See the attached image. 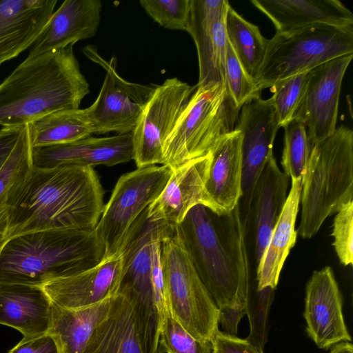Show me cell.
I'll return each mask as SVG.
<instances>
[{"mask_svg":"<svg viewBox=\"0 0 353 353\" xmlns=\"http://www.w3.org/2000/svg\"><path fill=\"white\" fill-rule=\"evenodd\" d=\"M172 173L165 165H154L120 176L94 229L102 260L119 253L130 225L159 196Z\"/></svg>","mask_w":353,"mask_h":353,"instance_id":"cell-10","label":"cell"},{"mask_svg":"<svg viewBox=\"0 0 353 353\" xmlns=\"http://www.w3.org/2000/svg\"><path fill=\"white\" fill-rule=\"evenodd\" d=\"M272 98H254L241 108L235 130L241 134V196L238 207L247 229L256 183L269 158L280 128Z\"/></svg>","mask_w":353,"mask_h":353,"instance_id":"cell-13","label":"cell"},{"mask_svg":"<svg viewBox=\"0 0 353 353\" xmlns=\"http://www.w3.org/2000/svg\"><path fill=\"white\" fill-rule=\"evenodd\" d=\"M308 72L298 73L281 79L270 88L280 127L283 128L293 119L305 91Z\"/></svg>","mask_w":353,"mask_h":353,"instance_id":"cell-33","label":"cell"},{"mask_svg":"<svg viewBox=\"0 0 353 353\" xmlns=\"http://www.w3.org/2000/svg\"><path fill=\"white\" fill-rule=\"evenodd\" d=\"M353 201L343 205L337 212L333 223V246L344 265L353 263Z\"/></svg>","mask_w":353,"mask_h":353,"instance_id":"cell-38","label":"cell"},{"mask_svg":"<svg viewBox=\"0 0 353 353\" xmlns=\"http://www.w3.org/2000/svg\"><path fill=\"white\" fill-rule=\"evenodd\" d=\"M241 134L235 130L223 137L211 152L205 190L222 211L230 212L241 196Z\"/></svg>","mask_w":353,"mask_h":353,"instance_id":"cell-25","label":"cell"},{"mask_svg":"<svg viewBox=\"0 0 353 353\" xmlns=\"http://www.w3.org/2000/svg\"><path fill=\"white\" fill-rule=\"evenodd\" d=\"M302 180H292V185L268 246L256 267V290H275L279 276L297 236L295 223L299 209Z\"/></svg>","mask_w":353,"mask_h":353,"instance_id":"cell-26","label":"cell"},{"mask_svg":"<svg viewBox=\"0 0 353 353\" xmlns=\"http://www.w3.org/2000/svg\"><path fill=\"white\" fill-rule=\"evenodd\" d=\"M159 341L163 352L213 353V341L194 337L172 316L169 309L162 319Z\"/></svg>","mask_w":353,"mask_h":353,"instance_id":"cell-34","label":"cell"},{"mask_svg":"<svg viewBox=\"0 0 353 353\" xmlns=\"http://www.w3.org/2000/svg\"><path fill=\"white\" fill-rule=\"evenodd\" d=\"M225 85L236 105L241 107L254 98L261 97L254 79L241 65L228 41L225 61Z\"/></svg>","mask_w":353,"mask_h":353,"instance_id":"cell-35","label":"cell"},{"mask_svg":"<svg viewBox=\"0 0 353 353\" xmlns=\"http://www.w3.org/2000/svg\"><path fill=\"white\" fill-rule=\"evenodd\" d=\"M112 297L79 309L63 308L51 302L49 332L58 339L62 353H82L95 326L107 314Z\"/></svg>","mask_w":353,"mask_h":353,"instance_id":"cell-28","label":"cell"},{"mask_svg":"<svg viewBox=\"0 0 353 353\" xmlns=\"http://www.w3.org/2000/svg\"><path fill=\"white\" fill-rule=\"evenodd\" d=\"M28 124L22 126L17 141L0 169V211L6 208L15 191L25 181L33 165Z\"/></svg>","mask_w":353,"mask_h":353,"instance_id":"cell-31","label":"cell"},{"mask_svg":"<svg viewBox=\"0 0 353 353\" xmlns=\"http://www.w3.org/2000/svg\"><path fill=\"white\" fill-rule=\"evenodd\" d=\"M353 197V132L342 125L311 146L302 179L297 234L310 239L323 221Z\"/></svg>","mask_w":353,"mask_h":353,"instance_id":"cell-5","label":"cell"},{"mask_svg":"<svg viewBox=\"0 0 353 353\" xmlns=\"http://www.w3.org/2000/svg\"><path fill=\"white\" fill-rule=\"evenodd\" d=\"M147 14L165 28L187 30L190 0H141Z\"/></svg>","mask_w":353,"mask_h":353,"instance_id":"cell-36","label":"cell"},{"mask_svg":"<svg viewBox=\"0 0 353 353\" xmlns=\"http://www.w3.org/2000/svg\"><path fill=\"white\" fill-rule=\"evenodd\" d=\"M274 25L276 32L314 24L353 26L352 12L339 0H252Z\"/></svg>","mask_w":353,"mask_h":353,"instance_id":"cell-23","label":"cell"},{"mask_svg":"<svg viewBox=\"0 0 353 353\" xmlns=\"http://www.w3.org/2000/svg\"><path fill=\"white\" fill-rule=\"evenodd\" d=\"M194 89L177 78L156 85L132 132L137 168L163 164L164 143Z\"/></svg>","mask_w":353,"mask_h":353,"instance_id":"cell-12","label":"cell"},{"mask_svg":"<svg viewBox=\"0 0 353 353\" xmlns=\"http://www.w3.org/2000/svg\"><path fill=\"white\" fill-rule=\"evenodd\" d=\"M353 54L340 56L310 70L305 93L293 119L303 123L310 145L336 128L342 81Z\"/></svg>","mask_w":353,"mask_h":353,"instance_id":"cell-14","label":"cell"},{"mask_svg":"<svg viewBox=\"0 0 353 353\" xmlns=\"http://www.w3.org/2000/svg\"><path fill=\"white\" fill-rule=\"evenodd\" d=\"M306 332L316 346L328 350L341 342H352L343 314V301L332 269L314 271L305 288Z\"/></svg>","mask_w":353,"mask_h":353,"instance_id":"cell-16","label":"cell"},{"mask_svg":"<svg viewBox=\"0 0 353 353\" xmlns=\"http://www.w3.org/2000/svg\"><path fill=\"white\" fill-rule=\"evenodd\" d=\"M103 195L92 167H33L7 205V238L45 230H94Z\"/></svg>","mask_w":353,"mask_h":353,"instance_id":"cell-1","label":"cell"},{"mask_svg":"<svg viewBox=\"0 0 353 353\" xmlns=\"http://www.w3.org/2000/svg\"><path fill=\"white\" fill-rule=\"evenodd\" d=\"M330 353H353V345L351 342H341L332 346Z\"/></svg>","mask_w":353,"mask_h":353,"instance_id":"cell-43","label":"cell"},{"mask_svg":"<svg viewBox=\"0 0 353 353\" xmlns=\"http://www.w3.org/2000/svg\"><path fill=\"white\" fill-rule=\"evenodd\" d=\"M210 156L190 161L172 170L163 191L147 208L150 221L176 226L197 205L218 214L224 212L212 202L205 190Z\"/></svg>","mask_w":353,"mask_h":353,"instance_id":"cell-17","label":"cell"},{"mask_svg":"<svg viewBox=\"0 0 353 353\" xmlns=\"http://www.w3.org/2000/svg\"><path fill=\"white\" fill-rule=\"evenodd\" d=\"M57 0H0V65L30 48Z\"/></svg>","mask_w":353,"mask_h":353,"instance_id":"cell-20","label":"cell"},{"mask_svg":"<svg viewBox=\"0 0 353 353\" xmlns=\"http://www.w3.org/2000/svg\"><path fill=\"white\" fill-rule=\"evenodd\" d=\"M101 9L99 0H65L51 15L28 57L92 38L97 32Z\"/></svg>","mask_w":353,"mask_h":353,"instance_id":"cell-21","label":"cell"},{"mask_svg":"<svg viewBox=\"0 0 353 353\" xmlns=\"http://www.w3.org/2000/svg\"><path fill=\"white\" fill-rule=\"evenodd\" d=\"M123 272V258L118 253L92 268L50 281L41 287L56 305L79 309L117 294Z\"/></svg>","mask_w":353,"mask_h":353,"instance_id":"cell-19","label":"cell"},{"mask_svg":"<svg viewBox=\"0 0 353 353\" xmlns=\"http://www.w3.org/2000/svg\"><path fill=\"white\" fill-rule=\"evenodd\" d=\"M289 176L272 154L263 168L252 194L248 230H252L256 267L268 246L287 199Z\"/></svg>","mask_w":353,"mask_h":353,"instance_id":"cell-22","label":"cell"},{"mask_svg":"<svg viewBox=\"0 0 353 353\" xmlns=\"http://www.w3.org/2000/svg\"><path fill=\"white\" fill-rule=\"evenodd\" d=\"M95 231L45 230L7 240L0 252V283L42 286L99 263Z\"/></svg>","mask_w":353,"mask_h":353,"instance_id":"cell-4","label":"cell"},{"mask_svg":"<svg viewBox=\"0 0 353 353\" xmlns=\"http://www.w3.org/2000/svg\"><path fill=\"white\" fill-rule=\"evenodd\" d=\"M225 31L239 62L255 81L265 58L268 39L258 26L245 20L231 6L226 14Z\"/></svg>","mask_w":353,"mask_h":353,"instance_id":"cell-30","label":"cell"},{"mask_svg":"<svg viewBox=\"0 0 353 353\" xmlns=\"http://www.w3.org/2000/svg\"><path fill=\"white\" fill-rule=\"evenodd\" d=\"M349 54H353V26L314 24L276 32L268 39L255 79L257 90L261 93L278 81Z\"/></svg>","mask_w":353,"mask_h":353,"instance_id":"cell-8","label":"cell"},{"mask_svg":"<svg viewBox=\"0 0 353 353\" xmlns=\"http://www.w3.org/2000/svg\"><path fill=\"white\" fill-rule=\"evenodd\" d=\"M147 209L128 229L119 253L123 272L117 293L130 301L143 353H163L160 345L161 319L157 309L152 281V245L172 226L148 218Z\"/></svg>","mask_w":353,"mask_h":353,"instance_id":"cell-7","label":"cell"},{"mask_svg":"<svg viewBox=\"0 0 353 353\" xmlns=\"http://www.w3.org/2000/svg\"><path fill=\"white\" fill-rule=\"evenodd\" d=\"M28 127L32 147L65 143L93 134L85 110L79 108L49 113Z\"/></svg>","mask_w":353,"mask_h":353,"instance_id":"cell-29","label":"cell"},{"mask_svg":"<svg viewBox=\"0 0 353 353\" xmlns=\"http://www.w3.org/2000/svg\"><path fill=\"white\" fill-rule=\"evenodd\" d=\"M8 353H62L57 337L49 331L23 337Z\"/></svg>","mask_w":353,"mask_h":353,"instance_id":"cell-39","label":"cell"},{"mask_svg":"<svg viewBox=\"0 0 353 353\" xmlns=\"http://www.w3.org/2000/svg\"><path fill=\"white\" fill-rule=\"evenodd\" d=\"M7 208L0 211V252L7 241Z\"/></svg>","mask_w":353,"mask_h":353,"instance_id":"cell-42","label":"cell"},{"mask_svg":"<svg viewBox=\"0 0 353 353\" xmlns=\"http://www.w3.org/2000/svg\"><path fill=\"white\" fill-rule=\"evenodd\" d=\"M174 230L219 310H238L247 315L250 295L247 231L238 205L218 214L197 205Z\"/></svg>","mask_w":353,"mask_h":353,"instance_id":"cell-2","label":"cell"},{"mask_svg":"<svg viewBox=\"0 0 353 353\" xmlns=\"http://www.w3.org/2000/svg\"><path fill=\"white\" fill-rule=\"evenodd\" d=\"M34 168L50 169L78 165L114 166L133 160L132 132L96 138L91 136L65 143L32 147Z\"/></svg>","mask_w":353,"mask_h":353,"instance_id":"cell-18","label":"cell"},{"mask_svg":"<svg viewBox=\"0 0 353 353\" xmlns=\"http://www.w3.org/2000/svg\"><path fill=\"white\" fill-rule=\"evenodd\" d=\"M89 92L73 45L27 57L0 83V125L21 127L53 112L78 109Z\"/></svg>","mask_w":353,"mask_h":353,"instance_id":"cell-3","label":"cell"},{"mask_svg":"<svg viewBox=\"0 0 353 353\" xmlns=\"http://www.w3.org/2000/svg\"><path fill=\"white\" fill-rule=\"evenodd\" d=\"M161 263L172 316L194 337L213 341L219 310L199 278L174 226L161 241Z\"/></svg>","mask_w":353,"mask_h":353,"instance_id":"cell-9","label":"cell"},{"mask_svg":"<svg viewBox=\"0 0 353 353\" xmlns=\"http://www.w3.org/2000/svg\"><path fill=\"white\" fill-rule=\"evenodd\" d=\"M241 108L225 85H195L163 146V164L172 170L211 154L234 130Z\"/></svg>","mask_w":353,"mask_h":353,"instance_id":"cell-6","label":"cell"},{"mask_svg":"<svg viewBox=\"0 0 353 353\" xmlns=\"http://www.w3.org/2000/svg\"><path fill=\"white\" fill-rule=\"evenodd\" d=\"M283 128L285 133L281 164L284 172L292 180H302L311 151L306 128L295 120Z\"/></svg>","mask_w":353,"mask_h":353,"instance_id":"cell-32","label":"cell"},{"mask_svg":"<svg viewBox=\"0 0 353 353\" xmlns=\"http://www.w3.org/2000/svg\"><path fill=\"white\" fill-rule=\"evenodd\" d=\"M83 52L106 71L97 98L85 109L93 134L132 132L156 85L123 79L117 72L116 58L113 57L108 61L92 46L85 47Z\"/></svg>","mask_w":353,"mask_h":353,"instance_id":"cell-11","label":"cell"},{"mask_svg":"<svg viewBox=\"0 0 353 353\" xmlns=\"http://www.w3.org/2000/svg\"><path fill=\"white\" fill-rule=\"evenodd\" d=\"M274 290L270 287L256 290V296L250 295L247 307L250 331L245 339L259 348L263 350L268 338V316L274 300Z\"/></svg>","mask_w":353,"mask_h":353,"instance_id":"cell-37","label":"cell"},{"mask_svg":"<svg viewBox=\"0 0 353 353\" xmlns=\"http://www.w3.org/2000/svg\"><path fill=\"white\" fill-rule=\"evenodd\" d=\"M50 323L51 301L41 286L0 283V324L26 337L48 332Z\"/></svg>","mask_w":353,"mask_h":353,"instance_id":"cell-24","label":"cell"},{"mask_svg":"<svg viewBox=\"0 0 353 353\" xmlns=\"http://www.w3.org/2000/svg\"><path fill=\"white\" fill-rule=\"evenodd\" d=\"M213 353H263V350L245 339L229 335L219 330L213 340Z\"/></svg>","mask_w":353,"mask_h":353,"instance_id":"cell-40","label":"cell"},{"mask_svg":"<svg viewBox=\"0 0 353 353\" xmlns=\"http://www.w3.org/2000/svg\"><path fill=\"white\" fill-rule=\"evenodd\" d=\"M22 126L7 127L0 130V169L12 152Z\"/></svg>","mask_w":353,"mask_h":353,"instance_id":"cell-41","label":"cell"},{"mask_svg":"<svg viewBox=\"0 0 353 353\" xmlns=\"http://www.w3.org/2000/svg\"><path fill=\"white\" fill-rule=\"evenodd\" d=\"M227 0H190L186 31L197 50L199 77L197 85L225 84L228 39L225 17Z\"/></svg>","mask_w":353,"mask_h":353,"instance_id":"cell-15","label":"cell"},{"mask_svg":"<svg viewBox=\"0 0 353 353\" xmlns=\"http://www.w3.org/2000/svg\"><path fill=\"white\" fill-rule=\"evenodd\" d=\"M82 353H143L132 307L124 295L112 297L107 314L95 326Z\"/></svg>","mask_w":353,"mask_h":353,"instance_id":"cell-27","label":"cell"}]
</instances>
